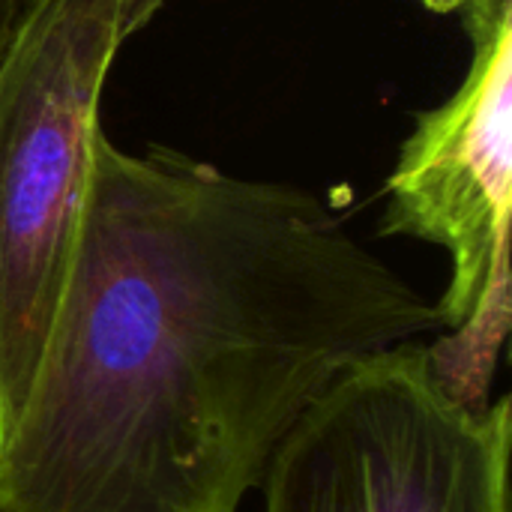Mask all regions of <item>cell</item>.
Listing matches in <instances>:
<instances>
[{
  "instance_id": "cell-1",
  "label": "cell",
  "mask_w": 512,
  "mask_h": 512,
  "mask_svg": "<svg viewBox=\"0 0 512 512\" xmlns=\"http://www.w3.org/2000/svg\"><path fill=\"white\" fill-rule=\"evenodd\" d=\"M438 327L318 195L102 126L0 512H240L345 369Z\"/></svg>"
},
{
  "instance_id": "cell-2",
  "label": "cell",
  "mask_w": 512,
  "mask_h": 512,
  "mask_svg": "<svg viewBox=\"0 0 512 512\" xmlns=\"http://www.w3.org/2000/svg\"><path fill=\"white\" fill-rule=\"evenodd\" d=\"M165 0H0V435L42 357L108 72Z\"/></svg>"
},
{
  "instance_id": "cell-3",
  "label": "cell",
  "mask_w": 512,
  "mask_h": 512,
  "mask_svg": "<svg viewBox=\"0 0 512 512\" xmlns=\"http://www.w3.org/2000/svg\"><path fill=\"white\" fill-rule=\"evenodd\" d=\"M510 396L456 399L426 345L345 369L261 483L264 512H510Z\"/></svg>"
},
{
  "instance_id": "cell-4",
  "label": "cell",
  "mask_w": 512,
  "mask_h": 512,
  "mask_svg": "<svg viewBox=\"0 0 512 512\" xmlns=\"http://www.w3.org/2000/svg\"><path fill=\"white\" fill-rule=\"evenodd\" d=\"M474 45L459 90L420 114L387 180L381 234L450 252L453 276L426 345L438 381L468 405H489L510 336L512 0H462Z\"/></svg>"
},
{
  "instance_id": "cell-5",
  "label": "cell",
  "mask_w": 512,
  "mask_h": 512,
  "mask_svg": "<svg viewBox=\"0 0 512 512\" xmlns=\"http://www.w3.org/2000/svg\"><path fill=\"white\" fill-rule=\"evenodd\" d=\"M423 3H429L432 9H459L462 6V0H423Z\"/></svg>"
}]
</instances>
